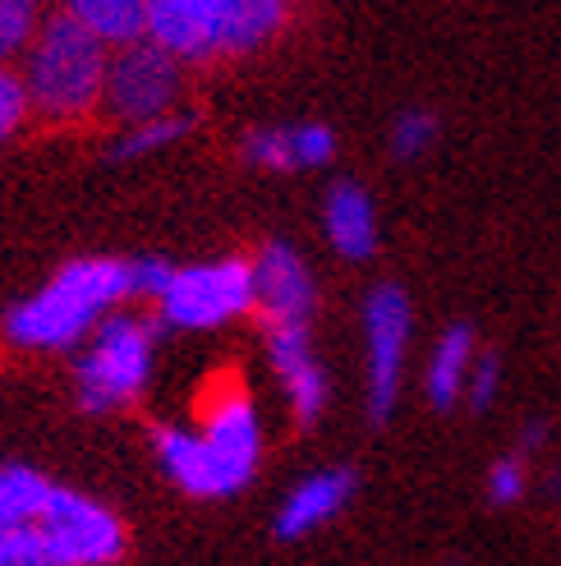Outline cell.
Masks as SVG:
<instances>
[{"instance_id": "52a82bcc", "label": "cell", "mask_w": 561, "mask_h": 566, "mask_svg": "<svg viewBox=\"0 0 561 566\" xmlns=\"http://www.w3.org/2000/svg\"><path fill=\"white\" fill-rule=\"evenodd\" d=\"M410 332H414L410 295L401 286H391V281L373 286L369 300H363V364H369V419L373 423H382L396 410Z\"/></svg>"}, {"instance_id": "ac0fdd59", "label": "cell", "mask_w": 561, "mask_h": 566, "mask_svg": "<svg viewBox=\"0 0 561 566\" xmlns=\"http://www.w3.org/2000/svg\"><path fill=\"white\" fill-rule=\"evenodd\" d=\"M55 484L33 470V465H0V539L23 525H33L42 512H46V502H51Z\"/></svg>"}, {"instance_id": "30bf717a", "label": "cell", "mask_w": 561, "mask_h": 566, "mask_svg": "<svg viewBox=\"0 0 561 566\" xmlns=\"http://www.w3.org/2000/svg\"><path fill=\"white\" fill-rule=\"evenodd\" d=\"M314 276L290 244H263L254 259V308L267 318V327H308L314 318Z\"/></svg>"}, {"instance_id": "d4e9b609", "label": "cell", "mask_w": 561, "mask_h": 566, "mask_svg": "<svg viewBox=\"0 0 561 566\" xmlns=\"http://www.w3.org/2000/svg\"><path fill=\"white\" fill-rule=\"evenodd\" d=\"M171 276H176V268L166 263V259H129L134 295H152V300H161L166 286H171Z\"/></svg>"}, {"instance_id": "4fadbf2b", "label": "cell", "mask_w": 561, "mask_h": 566, "mask_svg": "<svg viewBox=\"0 0 561 566\" xmlns=\"http://www.w3.org/2000/svg\"><path fill=\"white\" fill-rule=\"evenodd\" d=\"M152 447H157V465L166 470V479L189 493V497H231V479L226 470L216 465V457L208 451V442L199 438V429H157L152 433Z\"/></svg>"}, {"instance_id": "ba28073f", "label": "cell", "mask_w": 561, "mask_h": 566, "mask_svg": "<svg viewBox=\"0 0 561 566\" xmlns=\"http://www.w3.org/2000/svg\"><path fill=\"white\" fill-rule=\"evenodd\" d=\"M176 102H180V61L171 51H161L157 42L144 38V42H129L110 55L102 106L116 120L148 125V120L171 116Z\"/></svg>"}, {"instance_id": "277c9868", "label": "cell", "mask_w": 561, "mask_h": 566, "mask_svg": "<svg viewBox=\"0 0 561 566\" xmlns=\"http://www.w3.org/2000/svg\"><path fill=\"white\" fill-rule=\"evenodd\" d=\"M106 74H110V46L70 14H55L28 46L23 88L33 111H42L46 120H78L93 106H102Z\"/></svg>"}, {"instance_id": "e0dca14e", "label": "cell", "mask_w": 561, "mask_h": 566, "mask_svg": "<svg viewBox=\"0 0 561 566\" xmlns=\"http://www.w3.org/2000/svg\"><path fill=\"white\" fill-rule=\"evenodd\" d=\"M65 14L116 51L148 38V0H65Z\"/></svg>"}, {"instance_id": "cb8c5ba5", "label": "cell", "mask_w": 561, "mask_h": 566, "mask_svg": "<svg viewBox=\"0 0 561 566\" xmlns=\"http://www.w3.org/2000/svg\"><path fill=\"white\" fill-rule=\"evenodd\" d=\"M497 387H501V364L497 355H479L469 369V387H465V406L474 415H484L493 401H497Z\"/></svg>"}, {"instance_id": "603a6c76", "label": "cell", "mask_w": 561, "mask_h": 566, "mask_svg": "<svg viewBox=\"0 0 561 566\" xmlns=\"http://www.w3.org/2000/svg\"><path fill=\"white\" fill-rule=\"evenodd\" d=\"M33 111V102H28V88H23V74L14 70H0V144L23 125V116Z\"/></svg>"}, {"instance_id": "3957f363", "label": "cell", "mask_w": 561, "mask_h": 566, "mask_svg": "<svg viewBox=\"0 0 561 566\" xmlns=\"http://www.w3.org/2000/svg\"><path fill=\"white\" fill-rule=\"evenodd\" d=\"M125 553L120 516L97 497L55 484L46 512L0 539V566H110Z\"/></svg>"}, {"instance_id": "7c38bea8", "label": "cell", "mask_w": 561, "mask_h": 566, "mask_svg": "<svg viewBox=\"0 0 561 566\" xmlns=\"http://www.w3.org/2000/svg\"><path fill=\"white\" fill-rule=\"evenodd\" d=\"M354 497V470L331 465L299 479V484L280 497L276 506V534L280 539H304V534L322 530L327 521H336Z\"/></svg>"}, {"instance_id": "ffe728a7", "label": "cell", "mask_w": 561, "mask_h": 566, "mask_svg": "<svg viewBox=\"0 0 561 566\" xmlns=\"http://www.w3.org/2000/svg\"><path fill=\"white\" fill-rule=\"evenodd\" d=\"M437 144V116L424 106H410L396 116V125H391V153H396L401 161H414L424 157L428 148Z\"/></svg>"}, {"instance_id": "5b68a950", "label": "cell", "mask_w": 561, "mask_h": 566, "mask_svg": "<svg viewBox=\"0 0 561 566\" xmlns=\"http://www.w3.org/2000/svg\"><path fill=\"white\" fill-rule=\"evenodd\" d=\"M152 342L157 327L134 314H110L83 346L74 364V396L78 410L110 415L129 401H138L152 378Z\"/></svg>"}, {"instance_id": "7a4b0ae2", "label": "cell", "mask_w": 561, "mask_h": 566, "mask_svg": "<svg viewBox=\"0 0 561 566\" xmlns=\"http://www.w3.org/2000/svg\"><path fill=\"white\" fill-rule=\"evenodd\" d=\"M290 19V0H148V42L176 61H216L267 46Z\"/></svg>"}, {"instance_id": "9c48e42d", "label": "cell", "mask_w": 561, "mask_h": 566, "mask_svg": "<svg viewBox=\"0 0 561 566\" xmlns=\"http://www.w3.org/2000/svg\"><path fill=\"white\" fill-rule=\"evenodd\" d=\"M199 423H203L199 438L208 442L216 465L226 470L231 489L240 493L258 474V461H263V423H258L254 401L240 387H216L203 401Z\"/></svg>"}, {"instance_id": "8fae6325", "label": "cell", "mask_w": 561, "mask_h": 566, "mask_svg": "<svg viewBox=\"0 0 561 566\" xmlns=\"http://www.w3.org/2000/svg\"><path fill=\"white\" fill-rule=\"evenodd\" d=\"M267 359L299 423H314L327 406V374L308 342V327H267Z\"/></svg>"}, {"instance_id": "44dd1931", "label": "cell", "mask_w": 561, "mask_h": 566, "mask_svg": "<svg viewBox=\"0 0 561 566\" xmlns=\"http://www.w3.org/2000/svg\"><path fill=\"white\" fill-rule=\"evenodd\" d=\"M38 10L42 0H0V70L28 46V38H38Z\"/></svg>"}, {"instance_id": "7402d4cb", "label": "cell", "mask_w": 561, "mask_h": 566, "mask_svg": "<svg viewBox=\"0 0 561 566\" xmlns=\"http://www.w3.org/2000/svg\"><path fill=\"white\" fill-rule=\"evenodd\" d=\"M529 489V474H525V461L520 457H501L493 470H488V502L493 506H516Z\"/></svg>"}, {"instance_id": "6da1fadb", "label": "cell", "mask_w": 561, "mask_h": 566, "mask_svg": "<svg viewBox=\"0 0 561 566\" xmlns=\"http://www.w3.org/2000/svg\"><path fill=\"white\" fill-rule=\"evenodd\" d=\"M120 300H134L129 259H74L10 308L6 336L23 350H70L88 342Z\"/></svg>"}, {"instance_id": "d6986e66", "label": "cell", "mask_w": 561, "mask_h": 566, "mask_svg": "<svg viewBox=\"0 0 561 566\" xmlns=\"http://www.w3.org/2000/svg\"><path fill=\"white\" fill-rule=\"evenodd\" d=\"M193 129V116H180V111H171V116H161V120H148V125H134L116 148H110V157L116 161H129V157H148V153H161V148H171L180 144V138Z\"/></svg>"}, {"instance_id": "2e32d148", "label": "cell", "mask_w": 561, "mask_h": 566, "mask_svg": "<svg viewBox=\"0 0 561 566\" xmlns=\"http://www.w3.org/2000/svg\"><path fill=\"white\" fill-rule=\"evenodd\" d=\"M474 332L465 323L446 327L433 346V359H428V374H424V387H428V401L433 410H452L465 401V387H469V369H474Z\"/></svg>"}, {"instance_id": "8992f818", "label": "cell", "mask_w": 561, "mask_h": 566, "mask_svg": "<svg viewBox=\"0 0 561 566\" xmlns=\"http://www.w3.org/2000/svg\"><path fill=\"white\" fill-rule=\"evenodd\" d=\"M157 304H161V323L171 327H184V332L221 327L254 308V263L221 259L199 268H176L171 286H166Z\"/></svg>"}, {"instance_id": "5bb4252c", "label": "cell", "mask_w": 561, "mask_h": 566, "mask_svg": "<svg viewBox=\"0 0 561 566\" xmlns=\"http://www.w3.org/2000/svg\"><path fill=\"white\" fill-rule=\"evenodd\" d=\"M244 157L263 171H314L336 157V134L327 125H276L244 138Z\"/></svg>"}, {"instance_id": "9a60e30c", "label": "cell", "mask_w": 561, "mask_h": 566, "mask_svg": "<svg viewBox=\"0 0 561 566\" xmlns=\"http://www.w3.org/2000/svg\"><path fill=\"white\" fill-rule=\"evenodd\" d=\"M322 221H327V240L331 249L350 263H363L378 253V208L354 180H336L322 198Z\"/></svg>"}]
</instances>
